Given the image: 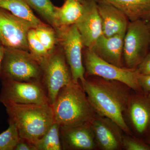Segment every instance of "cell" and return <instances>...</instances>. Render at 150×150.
Returning <instances> with one entry per match:
<instances>
[{"mask_svg":"<svg viewBox=\"0 0 150 150\" xmlns=\"http://www.w3.org/2000/svg\"><path fill=\"white\" fill-rule=\"evenodd\" d=\"M56 31L58 45L64 52L71 70L73 82L79 83L85 79V69L83 62L84 46L80 34L75 24Z\"/></svg>","mask_w":150,"mask_h":150,"instance_id":"cell-9","label":"cell"},{"mask_svg":"<svg viewBox=\"0 0 150 150\" xmlns=\"http://www.w3.org/2000/svg\"><path fill=\"white\" fill-rule=\"evenodd\" d=\"M148 129H149V131H150V122L149 124V127H148Z\"/></svg>","mask_w":150,"mask_h":150,"instance_id":"cell-34","label":"cell"},{"mask_svg":"<svg viewBox=\"0 0 150 150\" xmlns=\"http://www.w3.org/2000/svg\"><path fill=\"white\" fill-rule=\"evenodd\" d=\"M148 98H149V101L150 102V91L149 92V96H148Z\"/></svg>","mask_w":150,"mask_h":150,"instance_id":"cell-33","label":"cell"},{"mask_svg":"<svg viewBox=\"0 0 150 150\" xmlns=\"http://www.w3.org/2000/svg\"><path fill=\"white\" fill-rule=\"evenodd\" d=\"M27 42L29 52L38 61L49 54V52L47 51L38 38L35 28H31L28 31Z\"/></svg>","mask_w":150,"mask_h":150,"instance_id":"cell-24","label":"cell"},{"mask_svg":"<svg viewBox=\"0 0 150 150\" xmlns=\"http://www.w3.org/2000/svg\"><path fill=\"white\" fill-rule=\"evenodd\" d=\"M150 33L142 19L130 21L124 35L123 61L125 67L136 69L149 53Z\"/></svg>","mask_w":150,"mask_h":150,"instance_id":"cell-7","label":"cell"},{"mask_svg":"<svg viewBox=\"0 0 150 150\" xmlns=\"http://www.w3.org/2000/svg\"><path fill=\"white\" fill-rule=\"evenodd\" d=\"M149 143L150 144V138L149 139Z\"/></svg>","mask_w":150,"mask_h":150,"instance_id":"cell-35","label":"cell"},{"mask_svg":"<svg viewBox=\"0 0 150 150\" xmlns=\"http://www.w3.org/2000/svg\"><path fill=\"white\" fill-rule=\"evenodd\" d=\"M125 35L106 37L102 35L90 48L105 62L117 67H123V41Z\"/></svg>","mask_w":150,"mask_h":150,"instance_id":"cell-14","label":"cell"},{"mask_svg":"<svg viewBox=\"0 0 150 150\" xmlns=\"http://www.w3.org/2000/svg\"><path fill=\"white\" fill-rule=\"evenodd\" d=\"M15 150H37L35 144L25 139H20Z\"/></svg>","mask_w":150,"mask_h":150,"instance_id":"cell-27","label":"cell"},{"mask_svg":"<svg viewBox=\"0 0 150 150\" xmlns=\"http://www.w3.org/2000/svg\"><path fill=\"white\" fill-rule=\"evenodd\" d=\"M33 11H35L43 19L55 29L56 6L51 0H25Z\"/></svg>","mask_w":150,"mask_h":150,"instance_id":"cell-21","label":"cell"},{"mask_svg":"<svg viewBox=\"0 0 150 150\" xmlns=\"http://www.w3.org/2000/svg\"><path fill=\"white\" fill-rule=\"evenodd\" d=\"M128 109L131 122L140 134L144 132L150 122V102L142 98H131Z\"/></svg>","mask_w":150,"mask_h":150,"instance_id":"cell-18","label":"cell"},{"mask_svg":"<svg viewBox=\"0 0 150 150\" xmlns=\"http://www.w3.org/2000/svg\"><path fill=\"white\" fill-rule=\"evenodd\" d=\"M123 147L127 150H150V146L139 140L129 137L123 138Z\"/></svg>","mask_w":150,"mask_h":150,"instance_id":"cell-25","label":"cell"},{"mask_svg":"<svg viewBox=\"0 0 150 150\" xmlns=\"http://www.w3.org/2000/svg\"><path fill=\"white\" fill-rule=\"evenodd\" d=\"M34 28L38 38L48 52L58 45V34L54 27L44 23Z\"/></svg>","mask_w":150,"mask_h":150,"instance_id":"cell-22","label":"cell"},{"mask_svg":"<svg viewBox=\"0 0 150 150\" xmlns=\"http://www.w3.org/2000/svg\"><path fill=\"white\" fill-rule=\"evenodd\" d=\"M60 137L63 150H91L96 146L91 122L77 126H61Z\"/></svg>","mask_w":150,"mask_h":150,"instance_id":"cell-13","label":"cell"},{"mask_svg":"<svg viewBox=\"0 0 150 150\" xmlns=\"http://www.w3.org/2000/svg\"><path fill=\"white\" fill-rule=\"evenodd\" d=\"M1 77L43 84V71L40 62L29 51L5 48Z\"/></svg>","mask_w":150,"mask_h":150,"instance_id":"cell-4","label":"cell"},{"mask_svg":"<svg viewBox=\"0 0 150 150\" xmlns=\"http://www.w3.org/2000/svg\"><path fill=\"white\" fill-rule=\"evenodd\" d=\"M35 28L29 21L0 8V41L5 48L29 52L27 34Z\"/></svg>","mask_w":150,"mask_h":150,"instance_id":"cell-10","label":"cell"},{"mask_svg":"<svg viewBox=\"0 0 150 150\" xmlns=\"http://www.w3.org/2000/svg\"><path fill=\"white\" fill-rule=\"evenodd\" d=\"M0 45H1V41H0Z\"/></svg>","mask_w":150,"mask_h":150,"instance_id":"cell-36","label":"cell"},{"mask_svg":"<svg viewBox=\"0 0 150 150\" xmlns=\"http://www.w3.org/2000/svg\"><path fill=\"white\" fill-rule=\"evenodd\" d=\"M81 16L75 24L86 48H92L96 40L103 35L101 18L94 0H85Z\"/></svg>","mask_w":150,"mask_h":150,"instance_id":"cell-11","label":"cell"},{"mask_svg":"<svg viewBox=\"0 0 150 150\" xmlns=\"http://www.w3.org/2000/svg\"><path fill=\"white\" fill-rule=\"evenodd\" d=\"M91 123L96 145L101 149L116 150L123 147L122 130L111 119L97 114Z\"/></svg>","mask_w":150,"mask_h":150,"instance_id":"cell-12","label":"cell"},{"mask_svg":"<svg viewBox=\"0 0 150 150\" xmlns=\"http://www.w3.org/2000/svg\"><path fill=\"white\" fill-rule=\"evenodd\" d=\"M98 4L109 5L118 9L130 21L142 19L150 12V0H94Z\"/></svg>","mask_w":150,"mask_h":150,"instance_id":"cell-16","label":"cell"},{"mask_svg":"<svg viewBox=\"0 0 150 150\" xmlns=\"http://www.w3.org/2000/svg\"><path fill=\"white\" fill-rule=\"evenodd\" d=\"M97 8L102 22L103 35L106 37L125 35L130 22L125 14L105 4L97 3Z\"/></svg>","mask_w":150,"mask_h":150,"instance_id":"cell-15","label":"cell"},{"mask_svg":"<svg viewBox=\"0 0 150 150\" xmlns=\"http://www.w3.org/2000/svg\"><path fill=\"white\" fill-rule=\"evenodd\" d=\"M87 77L81 82V86L97 114L111 119L122 131L131 134L123 117L131 99L124 84L96 76Z\"/></svg>","mask_w":150,"mask_h":150,"instance_id":"cell-1","label":"cell"},{"mask_svg":"<svg viewBox=\"0 0 150 150\" xmlns=\"http://www.w3.org/2000/svg\"><path fill=\"white\" fill-rule=\"evenodd\" d=\"M137 69L140 74L150 75V52L138 66Z\"/></svg>","mask_w":150,"mask_h":150,"instance_id":"cell-26","label":"cell"},{"mask_svg":"<svg viewBox=\"0 0 150 150\" xmlns=\"http://www.w3.org/2000/svg\"><path fill=\"white\" fill-rule=\"evenodd\" d=\"M0 102L20 104H50L43 84L1 78Z\"/></svg>","mask_w":150,"mask_h":150,"instance_id":"cell-8","label":"cell"},{"mask_svg":"<svg viewBox=\"0 0 150 150\" xmlns=\"http://www.w3.org/2000/svg\"><path fill=\"white\" fill-rule=\"evenodd\" d=\"M76 1H78L80 2H83L85 0H76Z\"/></svg>","mask_w":150,"mask_h":150,"instance_id":"cell-32","label":"cell"},{"mask_svg":"<svg viewBox=\"0 0 150 150\" xmlns=\"http://www.w3.org/2000/svg\"><path fill=\"white\" fill-rule=\"evenodd\" d=\"M52 106L55 121L61 126L90 123L97 114L82 86L74 82L61 89Z\"/></svg>","mask_w":150,"mask_h":150,"instance_id":"cell-2","label":"cell"},{"mask_svg":"<svg viewBox=\"0 0 150 150\" xmlns=\"http://www.w3.org/2000/svg\"><path fill=\"white\" fill-rule=\"evenodd\" d=\"M146 22V23H147V25L148 28H149V31H150V21H149Z\"/></svg>","mask_w":150,"mask_h":150,"instance_id":"cell-31","label":"cell"},{"mask_svg":"<svg viewBox=\"0 0 150 150\" xmlns=\"http://www.w3.org/2000/svg\"><path fill=\"white\" fill-rule=\"evenodd\" d=\"M8 123V129L0 134V150H14L20 139L15 124Z\"/></svg>","mask_w":150,"mask_h":150,"instance_id":"cell-23","label":"cell"},{"mask_svg":"<svg viewBox=\"0 0 150 150\" xmlns=\"http://www.w3.org/2000/svg\"><path fill=\"white\" fill-rule=\"evenodd\" d=\"M83 58L85 77L96 76L109 80L118 81L135 91L141 88L136 69L117 67L100 59L90 48L84 47Z\"/></svg>","mask_w":150,"mask_h":150,"instance_id":"cell-6","label":"cell"},{"mask_svg":"<svg viewBox=\"0 0 150 150\" xmlns=\"http://www.w3.org/2000/svg\"><path fill=\"white\" fill-rule=\"evenodd\" d=\"M5 51V47H4L2 45H0V76H1L2 65L3 59L4 56Z\"/></svg>","mask_w":150,"mask_h":150,"instance_id":"cell-29","label":"cell"},{"mask_svg":"<svg viewBox=\"0 0 150 150\" xmlns=\"http://www.w3.org/2000/svg\"><path fill=\"white\" fill-rule=\"evenodd\" d=\"M138 81L140 87L146 91H150V75L139 74Z\"/></svg>","mask_w":150,"mask_h":150,"instance_id":"cell-28","label":"cell"},{"mask_svg":"<svg viewBox=\"0 0 150 150\" xmlns=\"http://www.w3.org/2000/svg\"><path fill=\"white\" fill-rule=\"evenodd\" d=\"M0 8L29 21L35 28L44 23L35 15L25 0H0Z\"/></svg>","mask_w":150,"mask_h":150,"instance_id":"cell-19","label":"cell"},{"mask_svg":"<svg viewBox=\"0 0 150 150\" xmlns=\"http://www.w3.org/2000/svg\"><path fill=\"white\" fill-rule=\"evenodd\" d=\"M83 2H80L76 0H65L62 6L56 7V30L69 27L76 23L83 11Z\"/></svg>","mask_w":150,"mask_h":150,"instance_id":"cell-17","label":"cell"},{"mask_svg":"<svg viewBox=\"0 0 150 150\" xmlns=\"http://www.w3.org/2000/svg\"><path fill=\"white\" fill-rule=\"evenodd\" d=\"M4 105L8 115V122L15 124L19 137L34 144L55 121L50 104L7 103Z\"/></svg>","mask_w":150,"mask_h":150,"instance_id":"cell-3","label":"cell"},{"mask_svg":"<svg viewBox=\"0 0 150 150\" xmlns=\"http://www.w3.org/2000/svg\"><path fill=\"white\" fill-rule=\"evenodd\" d=\"M39 62L43 71L42 83L52 105L61 89L73 82L71 70L62 47L58 44Z\"/></svg>","mask_w":150,"mask_h":150,"instance_id":"cell-5","label":"cell"},{"mask_svg":"<svg viewBox=\"0 0 150 150\" xmlns=\"http://www.w3.org/2000/svg\"><path fill=\"white\" fill-rule=\"evenodd\" d=\"M60 126L54 121L51 128L44 135L35 143L37 150H62L60 137Z\"/></svg>","mask_w":150,"mask_h":150,"instance_id":"cell-20","label":"cell"},{"mask_svg":"<svg viewBox=\"0 0 150 150\" xmlns=\"http://www.w3.org/2000/svg\"><path fill=\"white\" fill-rule=\"evenodd\" d=\"M142 19L146 22L149 21H150V12L149 13L145 15L142 18Z\"/></svg>","mask_w":150,"mask_h":150,"instance_id":"cell-30","label":"cell"}]
</instances>
